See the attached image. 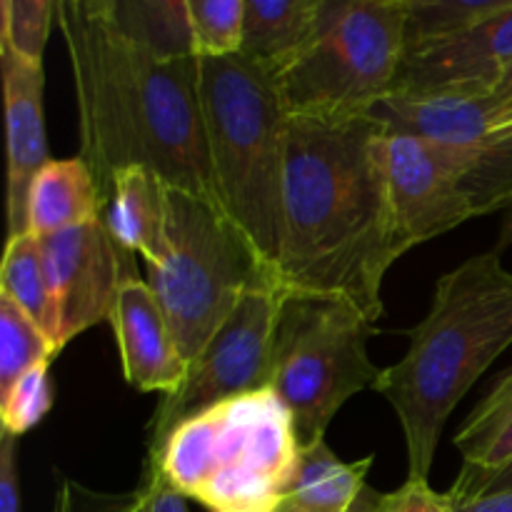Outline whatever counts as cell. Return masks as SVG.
<instances>
[{"instance_id": "cell-34", "label": "cell", "mask_w": 512, "mask_h": 512, "mask_svg": "<svg viewBox=\"0 0 512 512\" xmlns=\"http://www.w3.org/2000/svg\"><path fill=\"white\" fill-rule=\"evenodd\" d=\"M488 125L495 130H512V95H488Z\"/></svg>"}, {"instance_id": "cell-5", "label": "cell", "mask_w": 512, "mask_h": 512, "mask_svg": "<svg viewBox=\"0 0 512 512\" xmlns=\"http://www.w3.org/2000/svg\"><path fill=\"white\" fill-rule=\"evenodd\" d=\"M298 450L288 408L265 388L185 420L145 463L210 512H278Z\"/></svg>"}, {"instance_id": "cell-12", "label": "cell", "mask_w": 512, "mask_h": 512, "mask_svg": "<svg viewBox=\"0 0 512 512\" xmlns=\"http://www.w3.org/2000/svg\"><path fill=\"white\" fill-rule=\"evenodd\" d=\"M58 308L60 348L85 330L110 323L120 285L135 278L133 255L120 248L103 218L40 238Z\"/></svg>"}, {"instance_id": "cell-33", "label": "cell", "mask_w": 512, "mask_h": 512, "mask_svg": "<svg viewBox=\"0 0 512 512\" xmlns=\"http://www.w3.org/2000/svg\"><path fill=\"white\" fill-rule=\"evenodd\" d=\"M453 512H512V490L483 493L475 498H453Z\"/></svg>"}, {"instance_id": "cell-26", "label": "cell", "mask_w": 512, "mask_h": 512, "mask_svg": "<svg viewBox=\"0 0 512 512\" xmlns=\"http://www.w3.org/2000/svg\"><path fill=\"white\" fill-rule=\"evenodd\" d=\"M53 408V383H50V363L28 370L15 380L5 393H0V418L3 433L20 438L45 420Z\"/></svg>"}, {"instance_id": "cell-36", "label": "cell", "mask_w": 512, "mask_h": 512, "mask_svg": "<svg viewBox=\"0 0 512 512\" xmlns=\"http://www.w3.org/2000/svg\"><path fill=\"white\" fill-rule=\"evenodd\" d=\"M493 95H498V98H503V95H512V68H510V73L505 75L503 83H500V88L495 90Z\"/></svg>"}, {"instance_id": "cell-22", "label": "cell", "mask_w": 512, "mask_h": 512, "mask_svg": "<svg viewBox=\"0 0 512 512\" xmlns=\"http://www.w3.org/2000/svg\"><path fill=\"white\" fill-rule=\"evenodd\" d=\"M128 38L160 55H195L185 0H118L110 13Z\"/></svg>"}, {"instance_id": "cell-27", "label": "cell", "mask_w": 512, "mask_h": 512, "mask_svg": "<svg viewBox=\"0 0 512 512\" xmlns=\"http://www.w3.org/2000/svg\"><path fill=\"white\" fill-rule=\"evenodd\" d=\"M58 0H3V35L0 45L43 63Z\"/></svg>"}, {"instance_id": "cell-8", "label": "cell", "mask_w": 512, "mask_h": 512, "mask_svg": "<svg viewBox=\"0 0 512 512\" xmlns=\"http://www.w3.org/2000/svg\"><path fill=\"white\" fill-rule=\"evenodd\" d=\"M375 323L343 295L283 290L270 390L293 418L300 445L325 438L330 420L380 373L368 355Z\"/></svg>"}, {"instance_id": "cell-28", "label": "cell", "mask_w": 512, "mask_h": 512, "mask_svg": "<svg viewBox=\"0 0 512 512\" xmlns=\"http://www.w3.org/2000/svg\"><path fill=\"white\" fill-rule=\"evenodd\" d=\"M53 512H145L143 488L130 493H100L73 478H58Z\"/></svg>"}, {"instance_id": "cell-1", "label": "cell", "mask_w": 512, "mask_h": 512, "mask_svg": "<svg viewBox=\"0 0 512 512\" xmlns=\"http://www.w3.org/2000/svg\"><path fill=\"white\" fill-rule=\"evenodd\" d=\"M378 115H290L275 275L280 290L343 295L373 323L383 280L405 255L380 165Z\"/></svg>"}, {"instance_id": "cell-30", "label": "cell", "mask_w": 512, "mask_h": 512, "mask_svg": "<svg viewBox=\"0 0 512 512\" xmlns=\"http://www.w3.org/2000/svg\"><path fill=\"white\" fill-rule=\"evenodd\" d=\"M140 488L145 493V512H190L188 498L178 493L153 465L145 463Z\"/></svg>"}, {"instance_id": "cell-32", "label": "cell", "mask_w": 512, "mask_h": 512, "mask_svg": "<svg viewBox=\"0 0 512 512\" xmlns=\"http://www.w3.org/2000/svg\"><path fill=\"white\" fill-rule=\"evenodd\" d=\"M498 490H512V463L503 468L500 473L483 475V478H473V475H458L453 488L448 490L453 498H475L483 493H498Z\"/></svg>"}, {"instance_id": "cell-21", "label": "cell", "mask_w": 512, "mask_h": 512, "mask_svg": "<svg viewBox=\"0 0 512 512\" xmlns=\"http://www.w3.org/2000/svg\"><path fill=\"white\" fill-rule=\"evenodd\" d=\"M455 448L463 455L460 475L483 478L512 463V368L458 430Z\"/></svg>"}, {"instance_id": "cell-2", "label": "cell", "mask_w": 512, "mask_h": 512, "mask_svg": "<svg viewBox=\"0 0 512 512\" xmlns=\"http://www.w3.org/2000/svg\"><path fill=\"white\" fill-rule=\"evenodd\" d=\"M68 48L80 158L105 198L118 170L145 165L178 188L215 198L198 95V55H160L128 38L90 0H58Z\"/></svg>"}, {"instance_id": "cell-9", "label": "cell", "mask_w": 512, "mask_h": 512, "mask_svg": "<svg viewBox=\"0 0 512 512\" xmlns=\"http://www.w3.org/2000/svg\"><path fill=\"white\" fill-rule=\"evenodd\" d=\"M278 283L250 288L190 363L183 385L163 395L148 425V453H155L178 425L225 400L270 388L273 340L280 308Z\"/></svg>"}, {"instance_id": "cell-14", "label": "cell", "mask_w": 512, "mask_h": 512, "mask_svg": "<svg viewBox=\"0 0 512 512\" xmlns=\"http://www.w3.org/2000/svg\"><path fill=\"white\" fill-rule=\"evenodd\" d=\"M110 325L128 385L160 395H173L183 385L190 363L180 353L173 325L148 280L135 275L120 285Z\"/></svg>"}, {"instance_id": "cell-7", "label": "cell", "mask_w": 512, "mask_h": 512, "mask_svg": "<svg viewBox=\"0 0 512 512\" xmlns=\"http://www.w3.org/2000/svg\"><path fill=\"white\" fill-rule=\"evenodd\" d=\"M408 50L403 0H323L318 25L278 73L288 115H373L398 83Z\"/></svg>"}, {"instance_id": "cell-13", "label": "cell", "mask_w": 512, "mask_h": 512, "mask_svg": "<svg viewBox=\"0 0 512 512\" xmlns=\"http://www.w3.org/2000/svg\"><path fill=\"white\" fill-rule=\"evenodd\" d=\"M510 68L512 8L405 50L393 93L493 95Z\"/></svg>"}, {"instance_id": "cell-11", "label": "cell", "mask_w": 512, "mask_h": 512, "mask_svg": "<svg viewBox=\"0 0 512 512\" xmlns=\"http://www.w3.org/2000/svg\"><path fill=\"white\" fill-rule=\"evenodd\" d=\"M380 165L405 253L478 218L458 165L420 135L385 125Z\"/></svg>"}, {"instance_id": "cell-23", "label": "cell", "mask_w": 512, "mask_h": 512, "mask_svg": "<svg viewBox=\"0 0 512 512\" xmlns=\"http://www.w3.org/2000/svg\"><path fill=\"white\" fill-rule=\"evenodd\" d=\"M60 350L8 298L0 295V393L38 365L53 363Z\"/></svg>"}, {"instance_id": "cell-17", "label": "cell", "mask_w": 512, "mask_h": 512, "mask_svg": "<svg viewBox=\"0 0 512 512\" xmlns=\"http://www.w3.org/2000/svg\"><path fill=\"white\" fill-rule=\"evenodd\" d=\"M105 228L120 248L155 263L165 248L168 225V180L145 165L118 170L103 198Z\"/></svg>"}, {"instance_id": "cell-4", "label": "cell", "mask_w": 512, "mask_h": 512, "mask_svg": "<svg viewBox=\"0 0 512 512\" xmlns=\"http://www.w3.org/2000/svg\"><path fill=\"white\" fill-rule=\"evenodd\" d=\"M198 95L215 198L275 268L290 120L278 70L243 50L198 58Z\"/></svg>"}, {"instance_id": "cell-18", "label": "cell", "mask_w": 512, "mask_h": 512, "mask_svg": "<svg viewBox=\"0 0 512 512\" xmlns=\"http://www.w3.org/2000/svg\"><path fill=\"white\" fill-rule=\"evenodd\" d=\"M103 213L98 180L83 158H50L28 190L25 233L35 238L63 233L78 225L93 223Z\"/></svg>"}, {"instance_id": "cell-20", "label": "cell", "mask_w": 512, "mask_h": 512, "mask_svg": "<svg viewBox=\"0 0 512 512\" xmlns=\"http://www.w3.org/2000/svg\"><path fill=\"white\" fill-rule=\"evenodd\" d=\"M0 295L18 305L45 335L58 343V308L40 238L33 233L8 235L3 268H0Z\"/></svg>"}, {"instance_id": "cell-24", "label": "cell", "mask_w": 512, "mask_h": 512, "mask_svg": "<svg viewBox=\"0 0 512 512\" xmlns=\"http://www.w3.org/2000/svg\"><path fill=\"white\" fill-rule=\"evenodd\" d=\"M408 48L443 38L470 23L512 8V0H403Z\"/></svg>"}, {"instance_id": "cell-19", "label": "cell", "mask_w": 512, "mask_h": 512, "mask_svg": "<svg viewBox=\"0 0 512 512\" xmlns=\"http://www.w3.org/2000/svg\"><path fill=\"white\" fill-rule=\"evenodd\" d=\"M323 0H245L243 53L283 70L318 25Z\"/></svg>"}, {"instance_id": "cell-35", "label": "cell", "mask_w": 512, "mask_h": 512, "mask_svg": "<svg viewBox=\"0 0 512 512\" xmlns=\"http://www.w3.org/2000/svg\"><path fill=\"white\" fill-rule=\"evenodd\" d=\"M512 245V205L508 208V218H505V223H503V228H500V235H498V253L500 250H505V248H510Z\"/></svg>"}, {"instance_id": "cell-16", "label": "cell", "mask_w": 512, "mask_h": 512, "mask_svg": "<svg viewBox=\"0 0 512 512\" xmlns=\"http://www.w3.org/2000/svg\"><path fill=\"white\" fill-rule=\"evenodd\" d=\"M373 458L345 463L323 440L300 445L278 512H373L380 493L368 485Z\"/></svg>"}, {"instance_id": "cell-3", "label": "cell", "mask_w": 512, "mask_h": 512, "mask_svg": "<svg viewBox=\"0 0 512 512\" xmlns=\"http://www.w3.org/2000/svg\"><path fill=\"white\" fill-rule=\"evenodd\" d=\"M403 358L375 390L390 403L408 448V478H430L453 410L512 345V270L498 250L438 278L428 315L408 330Z\"/></svg>"}, {"instance_id": "cell-25", "label": "cell", "mask_w": 512, "mask_h": 512, "mask_svg": "<svg viewBox=\"0 0 512 512\" xmlns=\"http://www.w3.org/2000/svg\"><path fill=\"white\" fill-rule=\"evenodd\" d=\"M185 10L198 58L243 50L245 0H185Z\"/></svg>"}, {"instance_id": "cell-37", "label": "cell", "mask_w": 512, "mask_h": 512, "mask_svg": "<svg viewBox=\"0 0 512 512\" xmlns=\"http://www.w3.org/2000/svg\"><path fill=\"white\" fill-rule=\"evenodd\" d=\"M90 3H93L95 8L103 10V13L110 15L115 10V3H118V0H90Z\"/></svg>"}, {"instance_id": "cell-10", "label": "cell", "mask_w": 512, "mask_h": 512, "mask_svg": "<svg viewBox=\"0 0 512 512\" xmlns=\"http://www.w3.org/2000/svg\"><path fill=\"white\" fill-rule=\"evenodd\" d=\"M393 130L425 138L463 173L475 213L512 205V130L488 125V95H388L375 110Z\"/></svg>"}, {"instance_id": "cell-29", "label": "cell", "mask_w": 512, "mask_h": 512, "mask_svg": "<svg viewBox=\"0 0 512 512\" xmlns=\"http://www.w3.org/2000/svg\"><path fill=\"white\" fill-rule=\"evenodd\" d=\"M373 512H453V498L430 488L425 478H408L393 493H380Z\"/></svg>"}, {"instance_id": "cell-15", "label": "cell", "mask_w": 512, "mask_h": 512, "mask_svg": "<svg viewBox=\"0 0 512 512\" xmlns=\"http://www.w3.org/2000/svg\"><path fill=\"white\" fill-rule=\"evenodd\" d=\"M8 125V235L25 233L28 190L50 160L43 110V63L0 45Z\"/></svg>"}, {"instance_id": "cell-6", "label": "cell", "mask_w": 512, "mask_h": 512, "mask_svg": "<svg viewBox=\"0 0 512 512\" xmlns=\"http://www.w3.org/2000/svg\"><path fill=\"white\" fill-rule=\"evenodd\" d=\"M145 268L188 363L250 288L278 283L273 265L218 200L170 183L165 248Z\"/></svg>"}, {"instance_id": "cell-31", "label": "cell", "mask_w": 512, "mask_h": 512, "mask_svg": "<svg viewBox=\"0 0 512 512\" xmlns=\"http://www.w3.org/2000/svg\"><path fill=\"white\" fill-rule=\"evenodd\" d=\"M0 512H20L18 438L8 433L0 440Z\"/></svg>"}]
</instances>
